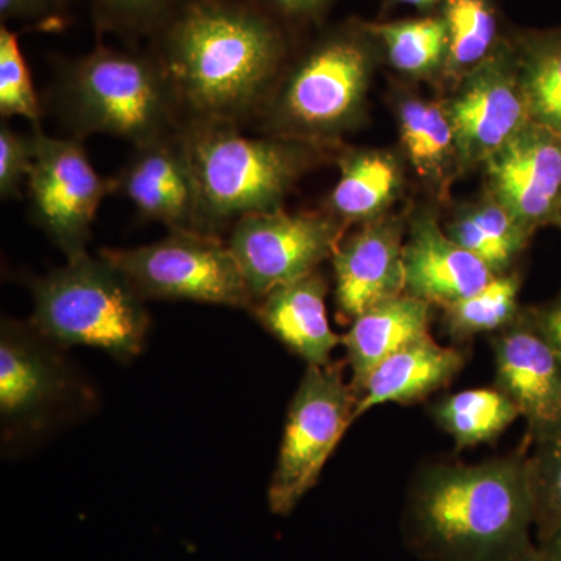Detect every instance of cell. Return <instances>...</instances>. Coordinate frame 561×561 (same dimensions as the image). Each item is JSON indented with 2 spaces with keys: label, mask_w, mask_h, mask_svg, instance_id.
<instances>
[{
  "label": "cell",
  "mask_w": 561,
  "mask_h": 561,
  "mask_svg": "<svg viewBox=\"0 0 561 561\" xmlns=\"http://www.w3.org/2000/svg\"><path fill=\"white\" fill-rule=\"evenodd\" d=\"M534 529L523 453L427 465L413 478L402 515L405 546L424 561H518L537 545Z\"/></svg>",
  "instance_id": "obj_1"
},
{
  "label": "cell",
  "mask_w": 561,
  "mask_h": 561,
  "mask_svg": "<svg viewBox=\"0 0 561 561\" xmlns=\"http://www.w3.org/2000/svg\"><path fill=\"white\" fill-rule=\"evenodd\" d=\"M284 57L279 28L257 7L195 0L165 31L158 62L191 121L239 125L260 114Z\"/></svg>",
  "instance_id": "obj_2"
},
{
  "label": "cell",
  "mask_w": 561,
  "mask_h": 561,
  "mask_svg": "<svg viewBox=\"0 0 561 561\" xmlns=\"http://www.w3.org/2000/svg\"><path fill=\"white\" fill-rule=\"evenodd\" d=\"M198 195V230L216 234L230 221L280 209L321 146L302 140L249 138L239 125L190 121L181 125Z\"/></svg>",
  "instance_id": "obj_3"
},
{
  "label": "cell",
  "mask_w": 561,
  "mask_h": 561,
  "mask_svg": "<svg viewBox=\"0 0 561 561\" xmlns=\"http://www.w3.org/2000/svg\"><path fill=\"white\" fill-rule=\"evenodd\" d=\"M371 35L342 28L321 39L276 81L257 116L271 136L323 144L353 128L375 72Z\"/></svg>",
  "instance_id": "obj_4"
},
{
  "label": "cell",
  "mask_w": 561,
  "mask_h": 561,
  "mask_svg": "<svg viewBox=\"0 0 561 561\" xmlns=\"http://www.w3.org/2000/svg\"><path fill=\"white\" fill-rule=\"evenodd\" d=\"M60 110L76 139L108 135L135 147L181 130L160 62L99 46L62 73Z\"/></svg>",
  "instance_id": "obj_5"
},
{
  "label": "cell",
  "mask_w": 561,
  "mask_h": 561,
  "mask_svg": "<svg viewBox=\"0 0 561 561\" xmlns=\"http://www.w3.org/2000/svg\"><path fill=\"white\" fill-rule=\"evenodd\" d=\"M32 327L55 345L95 346L128 360L142 350L150 319L142 297L105 257L90 254L32 283Z\"/></svg>",
  "instance_id": "obj_6"
},
{
  "label": "cell",
  "mask_w": 561,
  "mask_h": 561,
  "mask_svg": "<svg viewBox=\"0 0 561 561\" xmlns=\"http://www.w3.org/2000/svg\"><path fill=\"white\" fill-rule=\"evenodd\" d=\"M142 300H187L251 309L253 297L238 261L216 234L171 230L161 241L125 250H101Z\"/></svg>",
  "instance_id": "obj_7"
},
{
  "label": "cell",
  "mask_w": 561,
  "mask_h": 561,
  "mask_svg": "<svg viewBox=\"0 0 561 561\" xmlns=\"http://www.w3.org/2000/svg\"><path fill=\"white\" fill-rule=\"evenodd\" d=\"M356 404L343 364L308 367L290 402L268 485V505L275 515H289L319 481L324 463L354 423Z\"/></svg>",
  "instance_id": "obj_8"
},
{
  "label": "cell",
  "mask_w": 561,
  "mask_h": 561,
  "mask_svg": "<svg viewBox=\"0 0 561 561\" xmlns=\"http://www.w3.org/2000/svg\"><path fill=\"white\" fill-rule=\"evenodd\" d=\"M345 230L328 210L291 214L280 208L236 221L228 245L256 302L276 287L319 271Z\"/></svg>",
  "instance_id": "obj_9"
},
{
  "label": "cell",
  "mask_w": 561,
  "mask_h": 561,
  "mask_svg": "<svg viewBox=\"0 0 561 561\" xmlns=\"http://www.w3.org/2000/svg\"><path fill=\"white\" fill-rule=\"evenodd\" d=\"M36 157L27 181L32 220L68 261L87 254L91 228L103 198L114 191L92 168L79 139H58L33 128Z\"/></svg>",
  "instance_id": "obj_10"
},
{
  "label": "cell",
  "mask_w": 561,
  "mask_h": 561,
  "mask_svg": "<svg viewBox=\"0 0 561 561\" xmlns=\"http://www.w3.org/2000/svg\"><path fill=\"white\" fill-rule=\"evenodd\" d=\"M456 139L457 165L474 169L530 124L516 49L496 44L489 57L457 79L443 102Z\"/></svg>",
  "instance_id": "obj_11"
},
{
  "label": "cell",
  "mask_w": 561,
  "mask_h": 561,
  "mask_svg": "<svg viewBox=\"0 0 561 561\" xmlns=\"http://www.w3.org/2000/svg\"><path fill=\"white\" fill-rule=\"evenodd\" d=\"M489 195L535 234L556 225L561 203V136L527 124L483 164Z\"/></svg>",
  "instance_id": "obj_12"
},
{
  "label": "cell",
  "mask_w": 561,
  "mask_h": 561,
  "mask_svg": "<svg viewBox=\"0 0 561 561\" xmlns=\"http://www.w3.org/2000/svg\"><path fill=\"white\" fill-rule=\"evenodd\" d=\"M494 386L511 397L537 443L561 427V356L529 311L491 335Z\"/></svg>",
  "instance_id": "obj_13"
},
{
  "label": "cell",
  "mask_w": 561,
  "mask_h": 561,
  "mask_svg": "<svg viewBox=\"0 0 561 561\" xmlns=\"http://www.w3.org/2000/svg\"><path fill=\"white\" fill-rule=\"evenodd\" d=\"M35 328L3 321L0 332V416L9 430L41 426L72 387L68 365Z\"/></svg>",
  "instance_id": "obj_14"
},
{
  "label": "cell",
  "mask_w": 561,
  "mask_h": 561,
  "mask_svg": "<svg viewBox=\"0 0 561 561\" xmlns=\"http://www.w3.org/2000/svg\"><path fill=\"white\" fill-rule=\"evenodd\" d=\"M402 232L401 220L383 216L343 236L331 257L342 320L351 323L373 306L405 294Z\"/></svg>",
  "instance_id": "obj_15"
},
{
  "label": "cell",
  "mask_w": 561,
  "mask_h": 561,
  "mask_svg": "<svg viewBox=\"0 0 561 561\" xmlns=\"http://www.w3.org/2000/svg\"><path fill=\"white\" fill-rule=\"evenodd\" d=\"M181 131V130H180ZM135 147L130 162L114 179L140 216L169 230H198V195L181 135Z\"/></svg>",
  "instance_id": "obj_16"
},
{
  "label": "cell",
  "mask_w": 561,
  "mask_h": 561,
  "mask_svg": "<svg viewBox=\"0 0 561 561\" xmlns=\"http://www.w3.org/2000/svg\"><path fill=\"white\" fill-rule=\"evenodd\" d=\"M404 272L405 294L438 308L470 297L494 278L481 260L442 230L431 213L411 221Z\"/></svg>",
  "instance_id": "obj_17"
},
{
  "label": "cell",
  "mask_w": 561,
  "mask_h": 561,
  "mask_svg": "<svg viewBox=\"0 0 561 561\" xmlns=\"http://www.w3.org/2000/svg\"><path fill=\"white\" fill-rule=\"evenodd\" d=\"M328 284L319 271L284 284L254 302L251 311L262 327L308 367L331 364L341 335L331 330L327 316Z\"/></svg>",
  "instance_id": "obj_18"
},
{
  "label": "cell",
  "mask_w": 561,
  "mask_h": 561,
  "mask_svg": "<svg viewBox=\"0 0 561 561\" xmlns=\"http://www.w3.org/2000/svg\"><path fill=\"white\" fill-rule=\"evenodd\" d=\"M467 364L456 346L440 345L432 335L404 346L379 364L357 397L353 420L386 404H413L448 387Z\"/></svg>",
  "instance_id": "obj_19"
},
{
  "label": "cell",
  "mask_w": 561,
  "mask_h": 561,
  "mask_svg": "<svg viewBox=\"0 0 561 561\" xmlns=\"http://www.w3.org/2000/svg\"><path fill=\"white\" fill-rule=\"evenodd\" d=\"M432 306L404 294L360 313L341 335L351 370V387L359 397L373 370L397 353L430 335Z\"/></svg>",
  "instance_id": "obj_20"
},
{
  "label": "cell",
  "mask_w": 561,
  "mask_h": 561,
  "mask_svg": "<svg viewBox=\"0 0 561 561\" xmlns=\"http://www.w3.org/2000/svg\"><path fill=\"white\" fill-rule=\"evenodd\" d=\"M341 176L331 192L328 213L345 227L387 216L402 186L400 162L381 150H353L339 160Z\"/></svg>",
  "instance_id": "obj_21"
},
{
  "label": "cell",
  "mask_w": 561,
  "mask_h": 561,
  "mask_svg": "<svg viewBox=\"0 0 561 561\" xmlns=\"http://www.w3.org/2000/svg\"><path fill=\"white\" fill-rule=\"evenodd\" d=\"M446 232L494 276L513 272L534 236L490 195L457 213Z\"/></svg>",
  "instance_id": "obj_22"
},
{
  "label": "cell",
  "mask_w": 561,
  "mask_h": 561,
  "mask_svg": "<svg viewBox=\"0 0 561 561\" xmlns=\"http://www.w3.org/2000/svg\"><path fill=\"white\" fill-rule=\"evenodd\" d=\"M430 412L435 424L453 438L457 451L496 442L522 416L497 386L445 394Z\"/></svg>",
  "instance_id": "obj_23"
},
{
  "label": "cell",
  "mask_w": 561,
  "mask_h": 561,
  "mask_svg": "<svg viewBox=\"0 0 561 561\" xmlns=\"http://www.w3.org/2000/svg\"><path fill=\"white\" fill-rule=\"evenodd\" d=\"M398 127L405 154L416 173L431 181L445 180L457 164L456 139L443 102L405 99L398 106Z\"/></svg>",
  "instance_id": "obj_24"
},
{
  "label": "cell",
  "mask_w": 561,
  "mask_h": 561,
  "mask_svg": "<svg viewBox=\"0 0 561 561\" xmlns=\"http://www.w3.org/2000/svg\"><path fill=\"white\" fill-rule=\"evenodd\" d=\"M373 38L386 49L394 69L415 79L445 73L448 60V28L443 16L365 24Z\"/></svg>",
  "instance_id": "obj_25"
},
{
  "label": "cell",
  "mask_w": 561,
  "mask_h": 561,
  "mask_svg": "<svg viewBox=\"0 0 561 561\" xmlns=\"http://www.w3.org/2000/svg\"><path fill=\"white\" fill-rule=\"evenodd\" d=\"M522 278L515 271L494 276L483 289L451 305L443 306V331L453 342L504 331L519 319Z\"/></svg>",
  "instance_id": "obj_26"
},
{
  "label": "cell",
  "mask_w": 561,
  "mask_h": 561,
  "mask_svg": "<svg viewBox=\"0 0 561 561\" xmlns=\"http://www.w3.org/2000/svg\"><path fill=\"white\" fill-rule=\"evenodd\" d=\"M516 57L530 121L561 136V32L527 36Z\"/></svg>",
  "instance_id": "obj_27"
},
{
  "label": "cell",
  "mask_w": 561,
  "mask_h": 561,
  "mask_svg": "<svg viewBox=\"0 0 561 561\" xmlns=\"http://www.w3.org/2000/svg\"><path fill=\"white\" fill-rule=\"evenodd\" d=\"M443 20L448 28L445 76L460 79L496 47V18L489 0H446Z\"/></svg>",
  "instance_id": "obj_28"
},
{
  "label": "cell",
  "mask_w": 561,
  "mask_h": 561,
  "mask_svg": "<svg viewBox=\"0 0 561 561\" xmlns=\"http://www.w3.org/2000/svg\"><path fill=\"white\" fill-rule=\"evenodd\" d=\"M535 501L537 541L561 524V427L535 443L527 457Z\"/></svg>",
  "instance_id": "obj_29"
},
{
  "label": "cell",
  "mask_w": 561,
  "mask_h": 561,
  "mask_svg": "<svg viewBox=\"0 0 561 561\" xmlns=\"http://www.w3.org/2000/svg\"><path fill=\"white\" fill-rule=\"evenodd\" d=\"M0 114L24 117L41 128V106L31 70L22 55L20 38L5 25L0 27Z\"/></svg>",
  "instance_id": "obj_30"
},
{
  "label": "cell",
  "mask_w": 561,
  "mask_h": 561,
  "mask_svg": "<svg viewBox=\"0 0 561 561\" xmlns=\"http://www.w3.org/2000/svg\"><path fill=\"white\" fill-rule=\"evenodd\" d=\"M36 157V136L13 130L3 122L0 127V197L2 201L21 197L27 187Z\"/></svg>",
  "instance_id": "obj_31"
},
{
  "label": "cell",
  "mask_w": 561,
  "mask_h": 561,
  "mask_svg": "<svg viewBox=\"0 0 561 561\" xmlns=\"http://www.w3.org/2000/svg\"><path fill=\"white\" fill-rule=\"evenodd\" d=\"M175 0H98L101 20L108 27L144 28L164 13Z\"/></svg>",
  "instance_id": "obj_32"
},
{
  "label": "cell",
  "mask_w": 561,
  "mask_h": 561,
  "mask_svg": "<svg viewBox=\"0 0 561 561\" xmlns=\"http://www.w3.org/2000/svg\"><path fill=\"white\" fill-rule=\"evenodd\" d=\"M256 2L289 20H313L331 5L332 0H256Z\"/></svg>",
  "instance_id": "obj_33"
},
{
  "label": "cell",
  "mask_w": 561,
  "mask_h": 561,
  "mask_svg": "<svg viewBox=\"0 0 561 561\" xmlns=\"http://www.w3.org/2000/svg\"><path fill=\"white\" fill-rule=\"evenodd\" d=\"M538 330L548 337L561 356V295L556 300L527 309Z\"/></svg>",
  "instance_id": "obj_34"
},
{
  "label": "cell",
  "mask_w": 561,
  "mask_h": 561,
  "mask_svg": "<svg viewBox=\"0 0 561 561\" xmlns=\"http://www.w3.org/2000/svg\"><path fill=\"white\" fill-rule=\"evenodd\" d=\"M49 3L50 0H0V14L2 20L38 16Z\"/></svg>",
  "instance_id": "obj_35"
},
{
  "label": "cell",
  "mask_w": 561,
  "mask_h": 561,
  "mask_svg": "<svg viewBox=\"0 0 561 561\" xmlns=\"http://www.w3.org/2000/svg\"><path fill=\"white\" fill-rule=\"evenodd\" d=\"M537 542L538 549L552 561H561V524Z\"/></svg>",
  "instance_id": "obj_36"
},
{
  "label": "cell",
  "mask_w": 561,
  "mask_h": 561,
  "mask_svg": "<svg viewBox=\"0 0 561 561\" xmlns=\"http://www.w3.org/2000/svg\"><path fill=\"white\" fill-rule=\"evenodd\" d=\"M518 561H552L549 557H546L545 553L538 549V546L535 545V548H531L526 556L522 557Z\"/></svg>",
  "instance_id": "obj_37"
},
{
  "label": "cell",
  "mask_w": 561,
  "mask_h": 561,
  "mask_svg": "<svg viewBox=\"0 0 561 561\" xmlns=\"http://www.w3.org/2000/svg\"><path fill=\"white\" fill-rule=\"evenodd\" d=\"M402 3H408V5L419 7V9H427V7L435 5L438 0H400Z\"/></svg>",
  "instance_id": "obj_38"
},
{
  "label": "cell",
  "mask_w": 561,
  "mask_h": 561,
  "mask_svg": "<svg viewBox=\"0 0 561 561\" xmlns=\"http://www.w3.org/2000/svg\"><path fill=\"white\" fill-rule=\"evenodd\" d=\"M557 227L561 228V203H560V209H559V220H557Z\"/></svg>",
  "instance_id": "obj_39"
}]
</instances>
